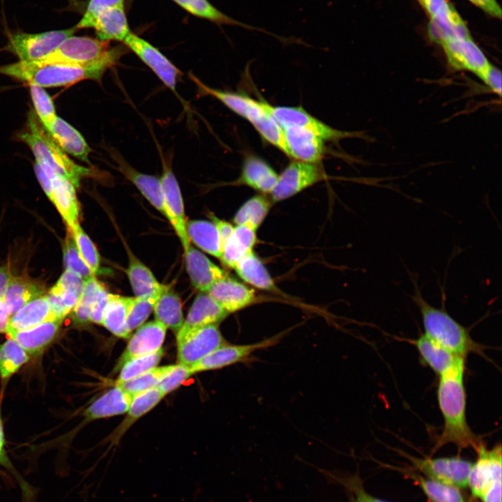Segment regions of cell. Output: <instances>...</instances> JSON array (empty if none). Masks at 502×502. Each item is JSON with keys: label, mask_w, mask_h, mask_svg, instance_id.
Returning <instances> with one entry per match:
<instances>
[{"label": "cell", "mask_w": 502, "mask_h": 502, "mask_svg": "<svg viewBox=\"0 0 502 502\" xmlns=\"http://www.w3.org/2000/svg\"><path fill=\"white\" fill-rule=\"evenodd\" d=\"M464 371L465 362H463L439 376L437 401L443 425L432 454L450 443L459 449L472 448L476 451L482 443L471 430L466 420Z\"/></svg>", "instance_id": "cell-1"}, {"label": "cell", "mask_w": 502, "mask_h": 502, "mask_svg": "<svg viewBox=\"0 0 502 502\" xmlns=\"http://www.w3.org/2000/svg\"><path fill=\"white\" fill-rule=\"evenodd\" d=\"M123 52L122 47H114L105 59L89 65L19 61L0 66V73L43 88L68 86L84 79L100 81L106 70L116 65Z\"/></svg>", "instance_id": "cell-2"}, {"label": "cell", "mask_w": 502, "mask_h": 502, "mask_svg": "<svg viewBox=\"0 0 502 502\" xmlns=\"http://www.w3.org/2000/svg\"><path fill=\"white\" fill-rule=\"evenodd\" d=\"M412 300L418 307L425 333L429 338L455 354L466 358L470 353L485 356V347L476 342L469 330L452 318L445 307L430 305L415 284Z\"/></svg>", "instance_id": "cell-3"}, {"label": "cell", "mask_w": 502, "mask_h": 502, "mask_svg": "<svg viewBox=\"0 0 502 502\" xmlns=\"http://www.w3.org/2000/svg\"><path fill=\"white\" fill-rule=\"evenodd\" d=\"M19 138L29 146L36 161L43 169L69 181L75 188L79 186L81 178L94 174L91 169L75 163L68 156L32 110L29 112L26 128L19 135Z\"/></svg>", "instance_id": "cell-4"}, {"label": "cell", "mask_w": 502, "mask_h": 502, "mask_svg": "<svg viewBox=\"0 0 502 502\" xmlns=\"http://www.w3.org/2000/svg\"><path fill=\"white\" fill-rule=\"evenodd\" d=\"M199 90L220 101L229 109L245 119L261 137L289 157L283 130L267 111L264 101L256 100L246 95L209 87L190 75Z\"/></svg>", "instance_id": "cell-5"}, {"label": "cell", "mask_w": 502, "mask_h": 502, "mask_svg": "<svg viewBox=\"0 0 502 502\" xmlns=\"http://www.w3.org/2000/svg\"><path fill=\"white\" fill-rule=\"evenodd\" d=\"M75 27L38 33H15L9 35L5 50L16 55L20 61H39L54 52L67 38L77 31Z\"/></svg>", "instance_id": "cell-6"}, {"label": "cell", "mask_w": 502, "mask_h": 502, "mask_svg": "<svg viewBox=\"0 0 502 502\" xmlns=\"http://www.w3.org/2000/svg\"><path fill=\"white\" fill-rule=\"evenodd\" d=\"M112 50L108 41L88 36H71L51 54L34 62L89 65L105 59Z\"/></svg>", "instance_id": "cell-7"}, {"label": "cell", "mask_w": 502, "mask_h": 502, "mask_svg": "<svg viewBox=\"0 0 502 502\" xmlns=\"http://www.w3.org/2000/svg\"><path fill=\"white\" fill-rule=\"evenodd\" d=\"M476 452L477 459L472 464L467 485L473 496L480 499L489 490L502 485L501 446L488 449L482 442Z\"/></svg>", "instance_id": "cell-8"}, {"label": "cell", "mask_w": 502, "mask_h": 502, "mask_svg": "<svg viewBox=\"0 0 502 502\" xmlns=\"http://www.w3.org/2000/svg\"><path fill=\"white\" fill-rule=\"evenodd\" d=\"M286 333L287 331H284L267 339L250 344H231L227 343L215 349L190 366V368L194 374L245 363L250 360L256 351L277 344Z\"/></svg>", "instance_id": "cell-9"}, {"label": "cell", "mask_w": 502, "mask_h": 502, "mask_svg": "<svg viewBox=\"0 0 502 502\" xmlns=\"http://www.w3.org/2000/svg\"><path fill=\"white\" fill-rule=\"evenodd\" d=\"M326 174L318 163L296 160L290 162L278 175L277 183L271 192V199L280 201L326 178Z\"/></svg>", "instance_id": "cell-10"}, {"label": "cell", "mask_w": 502, "mask_h": 502, "mask_svg": "<svg viewBox=\"0 0 502 502\" xmlns=\"http://www.w3.org/2000/svg\"><path fill=\"white\" fill-rule=\"evenodd\" d=\"M264 105L281 128L300 127L312 132L324 141H337L344 138L360 137V134L358 132L335 129L299 107H275L266 102H264Z\"/></svg>", "instance_id": "cell-11"}, {"label": "cell", "mask_w": 502, "mask_h": 502, "mask_svg": "<svg viewBox=\"0 0 502 502\" xmlns=\"http://www.w3.org/2000/svg\"><path fill=\"white\" fill-rule=\"evenodd\" d=\"M416 1L429 18V36L434 42L448 36H471L461 15L447 0Z\"/></svg>", "instance_id": "cell-12"}, {"label": "cell", "mask_w": 502, "mask_h": 502, "mask_svg": "<svg viewBox=\"0 0 502 502\" xmlns=\"http://www.w3.org/2000/svg\"><path fill=\"white\" fill-rule=\"evenodd\" d=\"M414 466L427 478L463 488L468 485L472 463L459 457L417 458L409 456Z\"/></svg>", "instance_id": "cell-13"}, {"label": "cell", "mask_w": 502, "mask_h": 502, "mask_svg": "<svg viewBox=\"0 0 502 502\" xmlns=\"http://www.w3.org/2000/svg\"><path fill=\"white\" fill-rule=\"evenodd\" d=\"M436 43L441 46L448 63L455 70H469L478 76L491 64L471 36H448Z\"/></svg>", "instance_id": "cell-14"}, {"label": "cell", "mask_w": 502, "mask_h": 502, "mask_svg": "<svg viewBox=\"0 0 502 502\" xmlns=\"http://www.w3.org/2000/svg\"><path fill=\"white\" fill-rule=\"evenodd\" d=\"M123 43L151 69L166 86L176 91L177 79L182 72L162 53L131 31Z\"/></svg>", "instance_id": "cell-15"}, {"label": "cell", "mask_w": 502, "mask_h": 502, "mask_svg": "<svg viewBox=\"0 0 502 502\" xmlns=\"http://www.w3.org/2000/svg\"><path fill=\"white\" fill-rule=\"evenodd\" d=\"M227 343L217 324L199 328L177 343L178 364L191 366Z\"/></svg>", "instance_id": "cell-16"}, {"label": "cell", "mask_w": 502, "mask_h": 502, "mask_svg": "<svg viewBox=\"0 0 502 502\" xmlns=\"http://www.w3.org/2000/svg\"><path fill=\"white\" fill-rule=\"evenodd\" d=\"M228 314L206 292L199 294L176 333V342L199 328L212 324L218 325Z\"/></svg>", "instance_id": "cell-17"}, {"label": "cell", "mask_w": 502, "mask_h": 502, "mask_svg": "<svg viewBox=\"0 0 502 502\" xmlns=\"http://www.w3.org/2000/svg\"><path fill=\"white\" fill-rule=\"evenodd\" d=\"M114 159L118 164L119 169L138 188L144 197L162 213L170 222L174 229L176 224L166 205L164 191L160 178L156 176L141 173L125 161L120 155L116 154Z\"/></svg>", "instance_id": "cell-18"}, {"label": "cell", "mask_w": 502, "mask_h": 502, "mask_svg": "<svg viewBox=\"0 0 502 502\" xmlns=\"http://www.w3.org/2000/svg\"><path fill=\"white\" fill-rule=\"evenodd\" d=\"M289 157L296 160L318 163L324 154V140L312 132L297 126L282 128Z\"/></svg>", "instance_id": "cell-19"}, {"label": "cell", "mask_w": 502, "mask_h": 502, "mask_svg": "<svg viewBox=\"0 0 502 502\" xmlns=\"http://www.w3.org/2000/svg\"><path fill=\"white\" fill-rule=\"evenodd\" d=\"M206 293L228 314L241 310L255 301L252 289L228 275L213 284Z\"/></svg>", "instance_id": "cell-20"}, {"label": "cell", "mask_w": 502, "mask_h": 502, "mask_svg": "<svg viewBox=\"0 0 502 502\" xmlns=\"http://www.w3.org/2000/svg\"><path fill=\"white\" fill-rule=\"evenodd\" d=\"M167 328L156 320L142 325L130 340L116 369L128 360L155 352L162 347Z\"/></svg>", "instance_id": "cell-21"}, {"label": "cell", "mask_w": 502, "mask_h": 502, "mask_svg": "<svg viewBox=\"0 0 502 502\" xmlns=\"http://www.w3.org/2000/svg\"><path fill=\"white\" fill-rule=\"evenodd\" d=\"M185 263L192 284L201 292L227 274L213 264L206 255L189 245L184 250Z\"/></svg>", "instance_id": "cell-22"}, {"label": "cell", "mask_w": 502, "mask_h": 502, "mask_svg": "<svg viewBox=\"0 0 502 502\" xmlns=\"http://www.w3.org/2000/svg\"><path fill=\"white\" fill-rule=\"evenodd\" d=\"M413 344L422 362L439 376L465 362L466 358L448 350L425 334L414 340Z\"/></svg>", "instance_id": "cell-23"}, {"label": "cell", "mask_w": 502, "mask_h": 502, "mask_svg": "<svg viewBox=\"0 0 502 502\" xmlns=\"http://www.w3.org/2000/svg\"><path fill=\"white\" fill-rule=\"evenodd\" d=\"M51 180L52 203L56 206L68 228L73 230L79 225V204L75 187L68 180L43 169Z\"/></svg>", "instance_id": "cell-24"}, {"label": "cell", "mask_w": 502, "mask_h": 502, "mask_svg": "<svg viewBox=\"0 0 502 502\" xmlns=\"http://www.w3.org/2000/svg\"><path fill=\"white\" fill-rule=\"evenodd\" d=\"M160 181L166 205L176 222L175 231L185 250L190 245V241L185 230L186 222L182 195L175 175L167 164L163 165V172Z\"/></svg>", "instance_id": "cell-25"}, {"label": "cell", "mask_w": 502, "mask_h": 502, "mask_svg": "<svg viewBox=\"0 0 502 502\" xmlns=\"http://www.w3.org/2000/svg\"><path fill=\"white\" fill-rule=\"evenodd\" d=\"M45 129L63 151L90 164L89 155L91 149L81 133L74 127L56 116Z\"/></svg>", "instance_id": "cell-26"}, {"label": "cell", "mask_w": 502, "mask_h": 502, "mask_svg": "<svg viewBox=\"0 0 502 502\" xmlns=\"http://www.w3.org/2000/svg\"><path fill=\"white\" fill-rule=\"evenodd\" d=\"M278 178L277 172L264 160L255 156L245 158L236 183L264 193H271Z\"/></svg>", "instance_id": "cell-27"}, {"label": "cell", "mask_w": 502, "mask_h": 502, "mask_svg": "<svg viewBox=\"0 0 502 502\" xmlns=\"http://www.w3.org/2000/svg\"><path fill=\"white\" fill-rule=\"evenodd\" d=\"M191 15L207 20L218 25L237 26L250 31H257L284 40V38L274 34L261 27L238 21L220 10L208 0H172Z\"/></svg>", "instance_id": "cell-28"}, {"label": "cell", "mask_w": 502, "mask_h": 502, "mask_svg": "<svg viewBox=\"0 0 502 502\" xmlns=\"http://www.w3.org/2000/svg\"><path fill=\"white\" fill-rule=\"evenodd\" d=\"M92 29L100 40L123 42L130 32L124 6L110 7L101 11L96 16Z\"/></svg>", "instance_id": "cell-29"}, {"label": "cell", "mask_w": 502, "mask_h": 502, "mask_svg": "<svg viewBox=\"0 0 502 502\" xmlns=\"http://www.w3.org/2000/svg\"><path fill=\"white\" fill-rule=\"evenodd\" d=\"M62 320H50L8 335L28 353L38 354L55 337Z\"/></svg>", "instance_id": "cell-30"}, {"label": "cell", "mask_w": 502, "mask_h": 502, "mask_svg": "<svg viewBox=\"0 0 502 502\" xmlns=\"http://www.w3.org/2000/svg\"><path fill=\"white\" fill-rule=\"evenodd\" d=\"M54 319L47 296H40L27 303L10 317L6 332L8 334Z\"/></svg>", "instance_id": "cell-31"}, {"label": "cell", "mask_w": 502, "mask_h": 502, "mask_svg": "<svg viewBox=\"0 0 502 502\" xmlns=\"http://www.w3.org/2000/svg\"><path fill=\"white\" fill-rule=\"evenodd\" d=\"M133 397L116 385L86 409L85 416L93 420L124 413L128 411Z\"/></svg>", "instance_id": "cell-32"}, {"label": "cell", "mask_w": 502, "mask_h": 502, "mask_svg": "<svg viewBox=\"0 0 502 502\" xmlns=\"http://www.w3.org/2000/svg\"><path fill=\"white\" fill-rule=\"evenodd\" d=\"M134 300L135 297L109 294L102 324L114 335L124 339L130 337L126 321Z\"/></svg>", "instance_id": "cell-33"}, {"label": "cell", "mask_w": 502, "mask_h": 502, "mask_svg": "<svg viewBox=\"0 0 502 502\" xmlns=\"http://www.w3.org/2000/svg\"><path fill=\"white\" fill-rule=\"evenodd\" d=\"M127 274L135 297L160 296L167 285L161 284L151 271L134 256H130Z\"/></svg>", "instance_id": "cell-34"}, {"label": "cell", "mask_w": 502, "mask_h": 502, "mask_svg": "<svg viewBox=\"0 0 502 502\" xmlns=\"http://www.w3.org/2000/svg\"><path fill=\"white\" fill-rule=\"evenodd\" d=\"M256 231L245 225L234 227L233 234L222 246V261L234 268L245 254L252 251L257 241Z\"/></svg>", "instance_id": "cell-35"}, {"label": "cell", "mask_w": 502, "mask_h": 502, "mask_svg": "<svg viewBox=\"0 0 502 502\" xmlns=\"http://www.w3.org/2000/svg\"><path fill=\"white\" fill-rule=\"evenodd\" d=\"M185 230L189 240L196 245L215 257L221 258L222 246L213 222L190 220L185 222Z\"/></svg>", "instance_id": "cell-36"}, {"label": "cell", "mask_w": 502, "mask_h": 502, "mask_svg": "<svg viewBox=\"0 0 502 502\" xmlns=\"http://www.w3.org/2000/svg\"><path fill=\"white\" fill-rule=\"evenodd\" d=\"M153 312L155 320L167 329L169 328L176 333L181 329L184 321L181 299L169 286L158 298Z\"/></svg>", "instance_id": "cell-37"}, {"label": "cell", "mask_w": 502, "mask_h": 502, "mask_svg": "<svg viewBox=\"0 0 502 502\" xmlns=\"http://www.w3.org/2000/svg\"><path fill=\"white\" fill-rule=\"evenodd\" d=\"M234 268L241 279L258 289L268 291L275 288L269 273L252 251L245 254Z\"/></svg>", "instance_id": "cell-38"}, {"label": "cell", "mask_w": 502, "mask_h": 502, "mask_svg": "<svg viewBox=\"0 0 502 502\" xmlns=\"http://www.w3.org/2000/svg\"><path fill=\"white\" fill-rule=\"evenodd\" d=\"M43 290L39 284L22 277H13L9 281L3 300L10 316L31 300L40 296Z\"/></svg>", "instance_id": "cell-39"}, {"label": "cell", "mask_w": 502, "mask_h": 502, "mask_svg": "<svg viewBox=\"0 0 502 502\" xmlns=\"http://www.w3.org/2000/svg\"><path fill=\"white\" fill-rule=\"evenodd\" d=\"M270 201L264 196L257 195L247 200L234 218L236 225H245L257 231L271 208Z\"/></svg>", "instance_id": "cell-40"}, {"label": "cell", "mask_w": 502, "mask_h": 502, "mask_svg": "<svg viewBox=\"0 0 502 502\" xmlns=\"http://www.w3.org/2000/svg\"><path fill=\"white\" fill-rule=\"evenodd\" d=\"M105 289L96 277L85 281L81 297L73 310V318L77 324H84L91 321L93 307Z\"/></svg>", "instance_id": "cell-41"}, {"label": "cell", "mask_w": 502, "mask_h": 502, "mask_svg": "<svg viewBox=\"0 0 502 502\" xmlns=\"http://www.w3.org/2000/svg\"><path fill=\"white\" fill-rule=\"evenodd\" d=\"M414 479L430 502H465L459 488L420 476Z\"/></svg>", "instance_id": "cell-42"}, {"label": "cell", "mask_w": 502, "mask_h": 502, "mask_svg": "<svg viewBox=\"0 0 502 502\" xmlns=\"http://www.w3.org/2000/svg\"><path fill=\"white\" fill-rule=\"evenodd\" d=\"M29 360L26 351L12 338L0 345V375L7 379Z\"/></svg>", "instance_id": "cell-43"}, {"label": "cell", "mask_w": 502, "mask_h": 502, "mask_svg": "<svg viewBox=\"0 0 502 502\" xmlns=\"http://www.w3.org/2000/svg\"><path fill=\"white\" fill-rule=\"evenodd\" d=\"M174 365L154 367L125 382L116 384L132 395L156 387Z\"/></svg>", "instance_id": "cell-44"}, {"label": "cell", "mask_w": 502, "mask_h": 502, "mask_svg": "<svg viewBox=\"0 0 502 502\" xmlns=\"http://www.w3.org/2000/svg\"><path fill=\"white\" fill-rule=\"evenodd\" d=\"M63 259L66 270L73 272L84 281L95 277V274L91 271L82 257L77 249L73 232L69 228H68L67 236L63 247Z\"/></svg>", "instance_id": "cell-45"}, {"label": "cell", "mask_w": 502, "mask_h": 502, "mask_svg": "<svg viewBox=\"0 0 502 502\" xmlns=\"http://www.w3.org/2000/svg\"><path fill=\"white\" fill-rule=\"evenodd\" d=\"M163 353V348L161 347L155 352L128 360L121 367L116 384L128 381L155 367L161 360Z\"/></svg>", "instance_id": "cell-46"}, {"label": "cell", "mask_w": 502, "mask_h": 502, "mask_svg": "<svg viewBox=\"0 0 502 502\" xmlns=\"http://www.w3.org/2000/svg\"><path fill=\"white\" fill-rule=\"evenodd\" d=\"M164 396L157 386L134 395L128 410L127 424L132 423L152 409Z\"/></svg>", "instance_id": "cell-47"}, {"label": "cell", "mask_w": 502, "mask_h": 502, "mask_svg": "<svg viewBox=\"0 0 502 502\" xmlns=\"http://www.w3.org/2000/svg\"><path fill=\"white\" fill-rule=\"evenodd\" d=\"M29 85L35 113L44 128H47L56 117L53 101L43 87L35 84Z\"/></svg>", "instance_id": "cell-48"}, {"label": "cell", "mask_w": 502, "mask_h": 502, "mask_svg": "<svg viewBox=\"0 0 502 502\" xmlns=\"http://www.w3.org/2000/svg\"><path fill=\"white\" fill-rule=\"evenodd\" d=\"M159 296H147L135 297L128 315L126 326L130 332L141 326L153 311Z\"/></svg>", "instance_id": "cell-49"}, {"label": "cell", "mask_w": 502, "mask_h": 502, "mask_svg": "<svg viewBox=\"0 0 502 502\" xmlns=\"http://www.w3.org/2000/svg\"><path fill=\"white\" fill-rule=\"evenodd\" d=\"M71 231L82 257L96 275L100 266V255L95 245L79 224Z\"/></svg>", "instance_id": "cell-50"}, {"label": "cell", "mask_w": 502, "mask_h": 502, "mask_svg": "<svg viewBox=\"0 0 502 502\" xmlns=\"http://www.w3.org/2000/svg\"><path fill=\"white\" fill-rule=\"evenodd\" d=\"M124 6V0H89L86 10L75 27L77 29L93 28L96 16L103 10Z\"/></svg>", "instance_id": "cell-51"}, {"label": "cell", "mask_w": 502, "mask_h": 502, "mask_svg": "<svg viewBox=\"0 0 502 502\" xmlns=\"http://www.w3.org/2000/svg\"><path fill=\"white\" fill-rule=\"evenodd\" d=\"M193 374L190 366L175 365L159 382L157 387L165 395L180 386Z\"/></svg>", "instance_id": "cell-52"}, {"label": "cell", "mask_w": 502, "mask_h": 502, "mask_svg": "<svg viewBox=\"0 0 502 502\" xmlns=\"http://www.w3.org/2000/svg\"><path fill=\"white\" fill-rule=\"evenodd\" d=\"M349 492L351 502H388L367 493L357 476L340 480Z\"/></svg>", "instance_id": "cell-53"}, {"label": "cell", "mask_w": 502, "mask_h": 502, "mask_svg": "<svg viewBox=\"0 0 502 502\" xmlns=\"http://www.w3.org/2000/svg\"><path fill=\"white\" fill-rule=\"evenodd\" d=\"M85 281L72 271L66 270L55 286L61 289H68L76 292L81 297Z\"/></svg>", "instance_id": "cell-54"}, {"label": "cell", "mask_w": 502, "mask_h": 502, "mask_svg": "<svg viewBox=\"0 0 502 502\" xmlns=\"http://www.w3.org/2000/svg\"><path fill=\"white\" fill-rule=\"evenodd\" d=\"M480 79L495 93L501 95V72L490 64L484 71L478 75Z\"/></svg>", "instance_id": "cell-55"}, {"label": "cell", "mask_w": 502, "mask_h": 502, "mask_svg": "<svg viewBox=\"0 0 502 502\" xmlns=\"http://www.w3.org/2000/svg\"><path fill=\"white\" fill-rule=\"evenodd\" d=\"M51 312L56 319L62 320L70 313L59 294L50 290L46 295Z\"/></svg>", "instance_id": "cell-56"}, {"label": "cell", "mask_w": 502, "mask_h": 502, "mask_svg": "<svg viewBox=\"0 0 502 502\" xmlns=\"http://www.w3.org/2000/svg\"><path fill=\"white\" fill-rule=\"evenodd\" d=\"M468 1L485 12L487 15L496 19L501 18V8L496 0Z\"/></svg>", "instance_id": "cell-57"}, {"label": "cell", "mask_w": 502, "mask_h": 502, "mask_svg": "<svg viewBox=\"0 0 502 502\" xmlns=\"http://www.w3.org/2000/svg\"><path fill=\"white\" fill-rule=\"evenodd\" d=\"M108 296L109 293L105 289L93 307L91 321L98 324H102L104 311L108 301Z\"/></svg>", "instance_id": "cell-58"}, {"label": "cell", "mask_w": 502, "mask_h": 502, "mask_svg": "<svg viewBox=\"0 0 502 502\" xmlns=\"http://www.w3.org/2000/svg\"><path fill=\"white\" fill-rule=\"evenodd\" d=\"M211 218L218 229L222 246H223L233 234L234 227L231 224L219 219L213 215H211Z\"/></svg>", "instance_id": "cell-59"}, {"label": "cell", "mask_w": 502, "mask_h": 502, "mask_svg": "<svg viewBox=\"0 0 502 502\" xmlns=\"http://www.w3.org/2000/svg\"><path fill=\"white\" fill-rule=\"evenodd\" d=\"M34 170L37 178L49 199L52 202V190L51 180L42 167L36 161Z\"/></svg>", "instance_id": "cell-60"}, {"label": "cell", "mask_w": 502, "mask_h": 502, "mask_svg": "<svg viewBox=\"0 0 502 502\" xmlns=\"http://www.w3.org/2000/svg\"><path fill=\"white\" fill-rule=\"evenodd\" d=\"M11 276L8 267H0V298H3Z\"/></svg>", "instance_id": "cell-61"}, {"label": "cell", "mask_w": 502, "mask_h": 502, "mask_svg": "<svg viewBox=\"0 0 502 502\" xmlns=\"http://www.w3.org/2000/svg\"><path fill=\"white\" fill-rule=\"evenodd\" d=\"M10 317L8 308L3 298H0V333L6 332Z\"/></svg>", "instance_id": "cell-62"}, {"label": "cell", "mask_w": 502, "mask_h": 502, "mask_svg": "<svg viewBox=\"0 0 502 502\" xmlns=\"http://www.w3.org/2000/svg\"><path fill=\"white\" fill-rule=\"evenodd\" d=\"M4 437H3V426H2V422L1 418V413H0V463L4 462Z\"/></svg>", "instance_id": "cell-63"}]
</instances>
